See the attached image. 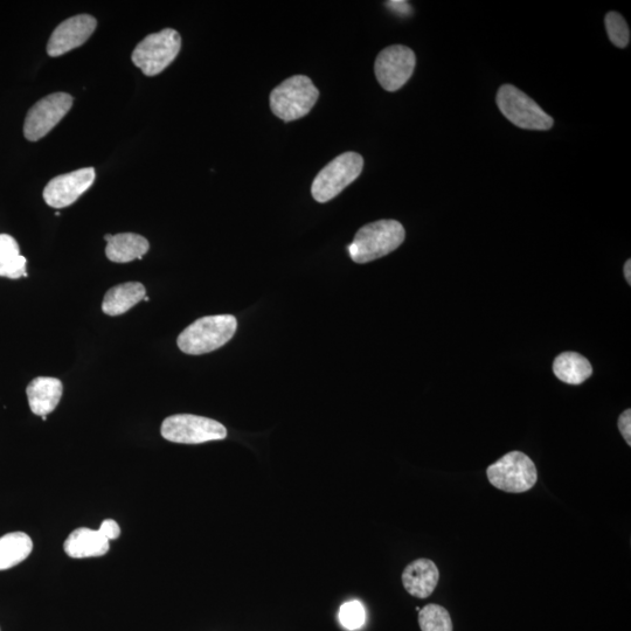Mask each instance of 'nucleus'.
Here are the masks:
<instances>
[{
  "label": "nucleus",
  "mask_w": 631,
  "mask_h": 631,
  "mask_svg": "<svg viewBox=\"0 0 631 631\" xmlns=\"http://www.w3.org/2000/svg\"><path fill=\"white\" fill-rule=\"evenodd\" d=\"M237 318L217 315L200 318L178 337V348L186 355H205L223 348L237 332Z\"/></svg>",
  "instance_id": "nucleus-1"
},
{
  "label": "nucleus",
  "mask_w": 631,
  "mask_h": 631,
  "mask_svg": "<svg viewBox=\"0 0 631 631\" xmlns=\"http://www.w3.org/2000/svg\"><path fill=\"white\" fill-rule=\"evenodd\" d=\"M405 237V228L399 221L379 220L360 228L348 251L353 261L367 263L394 252Z\"/></svg>",
  "instance_id": "nucleus-2"
},
{
  "label": "nucleus",
  "mask_w": 631,
  "mask_h": 631,
  "mask_svg": "<svg viewBox=\"0 0 631 631\" xmlns=\"http://www.w3.org/2000/svg\"><path fill=\"white\" fill-rule=\"evenodd\" d=\"M320 92L304 75H295L284 80L270 94V108L284 122H293L307 116L314 108Z\"/></svg>",
  "instance_id": "nucleus-3"
},
{
  "label": "nucleus",
  "mask_w": 631,
  "mask_h": 631,
  "mask_svg": "<svg viewBox=\"0 0 631 631\" xmlns=\"http://www.w3.org/2000/svg\"><path fill=\"white\" fill-rule=\"evenodd\" d=\"M364 168V159L357 152H345L318 173L311 186L312 197L318 203H328L355 182Z\"/></svg>",
  "instance_id": "nucleus-4"
},
{
  "label": "nucleus",
  "mask_w": 631,
  "mask_h": 631,
  "mask_svg": "<svg viewBox=\"0 0 631 631\" xmlns=\"http://www.w3.org/2000/svg\"><path fill=\"white\" fill-rule=\"evenodd\" d=\"M488 480L496 489L522 494L535 487L538 473L535 463L522 452H511L491 464L487 470Z\"/></svg>",
  "instance_id": "nucleus-5"
},
{
  "label": "nucleus",
  "mask_w": 631,
  "mask_h": 631,
  "mask_svg": "<svg viewBox=\"0 0 631 631\" xmlns=\"http://www.w3.org/2000/svg\"><path fill=\"white\" fill-rule=\"evenodd\" d=\"M182 48V38L172 29L152 33L138 44L133 52L134 65L147 76L161 74L168 68Z\"/></svg>",
  "instance_id": "nucleus-6"
},
{
  "label": "nucleus",
  "mask_w": 631,
  "mask_h": 631,
  "mask_svg": "<svg viewBox=\"0 0 631 631\" xmlns=\"http://www.w3.org/2000/svg\"><path fill=\"white\" fill-rule=\"evenodd\" d=\"M161 433L165 440L183 445H200L227 438V429L220 422L192 414L169 416L162 424Z\"/></svg>",
  "instance_id": "nucleus-7"
},
{
  "label": "nucleus",
  "mask_w": 631,
  "mask_h": 631,
  "mask_svg": "<svg viewBox=\"0 0 631 631\" xmlns=\"http://www.w3.org/2000/svg\"><path fill=\"white\" fill-rule=\"evenodd\" d=\"M497 104L506 119L518 128L542 131L553 127L552 117L515 86L504 85L499 88Z\"/></svg>",
  "instance_id": "nucleus-8"
},
{
  "label": "nucleus",
  "mask_w": 631,
  "mask_h": 631,
  "mask_svg": "<svg viewBox=\"0 0 631 631\" xmlns=\"http://www.w3.org/2000/svg\"><path fill=\"white\" fill-rule=\"evenodd\" d=\"M73 106V97L66 93H55L38 101L27 113L24 135L27 140L37 142L44 138L64 119Z\"/></svg>",
  "instance_id": "nucleus-9"
},
{
  "label": "nucleus",
  "mask_w": 631,
  "mask_h": 631,
  "mask_svg": "<svg viewBox=\"0 0 631 631\" xmlns=\"http://www.w3.org/2000/svg\"><path fill=\"white\" fill-rule=\"evenodd\" d=\"M416 58L411 48L393 45L381 51L374 65L380 86L387 92H397L413 75Z\"/></svg>",
  "instance_id": "nucleus-10"
},
{
  "label": "nucleus",
  "mask_w": 631,
  "mask_h": 631,
  "mask_svg": "<svg viewBox=\"0 0 631 631\" xmlns=\"http://www.w3.org/2000/svg\"><path fill=\"white\" fill-rule=\"evenodd\" d=\"M95 177V170L86 168L53 178L44 190L46 204L53 208L73 205L89 187H92Z\"/></svg>",
  "instance_id": "nucleus-11"
},
{
  "label": "nucleus",
  "mask_w": 631,
  "mask_h": 631,
  "mask_svg": "<svg viewBox=\"0 0 631 631\" xmlns=\"http://www.w3.org/2000/svg\"><path fill=\"white\" fill-rule=\"evenodd\" d=\"M96 26V19L89 15H79L65 20L54 30L48 41V55L57 58L82 46L92 37Z\"/></svg>",
  "instance_id": "nucleus-12"
},
{
  "label": "nucleus",
  "mask_w": 631,
  "mask_h": 631,
  "mask_svg": "<svg viewBox=\"0 0 631 631\" xmlns=\"http://www.w3.org/2000/svg\"><path fill=\"white\" fill-rule=\"evenodd\" d=\"M401 579L408 594L414 598L427 599L439 584L440 571L434 561L418 559L405 568Z\"/></svg>",
  "instance_id": "nucleus-13"
},
{
  "label": "nucleus",
  "mask_w": 631,
  "mask_h": 631,
  "mask_svg": "<svg viewBox=\"0 0 631 631\" xmlns=\"http://www.w3.org/2000/svg\"><path fill=\"white\" fill-rule=\"evenodd\" d=\"M62 393H64V386H62L61 380L50 377L33 379L26 388L31 411L41 418L57 408Z\"/></svg>",
  "instance_id": "nucleus-14"
},
{
  "label": "nucleus",
  "mask_w": 631,
  "mask_h": 631,
  "mask_svg": "<svg viewBox=\"0 0 631 631\" xmlns=\"http://www.w3.org/2000/svg\"><path fill=\"white\" fill-rule=\"evenodd\" d=\"M109 549V540L100 530L88 528L74 530L64 544L67 556L73 559L102 557Z\"/></svg>",
  "instance_id": "nucleus-15"
},
{
  "label": "nucleus",
  "mask_w": 631,
  "mask_h": 631,
  "mask_svg": "<svg viewBox=\"0 0 631 631\" xmlns=\"http://www.w3.org/2000/svg\"><path fill=\"white\" fill-rule=\"evenodd\" d=\"M104 240L108 242L107 258L116 263L142 260L150 248L149 241L142 235L135 233L107 234L104 235Z\"/></svg>",
  "instance_id": "nucleus-16"
},
{
  "label": "nucleus",
  "mask_w": 631,
  "mask_h": 631,
  "mask_svg": "<svg viewBox=\"0 0 631 631\" xmlns=\"http://www.w3.org/2000/svg\"><path fill=\"white\" fill-rule=\"evenodd\" d=\"M147 296V289L140 282H128L119 284L110 290L102 303V311L108 316H120L126 314L137 303Z\"/></svg>",
  "instance_id": "nucleus-17"
},
{
  "label": "nucleus",
  "mask_w": 631,
  "mask_h": 631,
  "mask_svg": "<svg viewBox=\"0 0 631 631\" xmlns=\"http://www.w3.org/2000/svg\"><path fill=\"white\" fill-rule=\"evenodd\" d=\"M553 371L564 383L580 385L592 376L593 367L588 359L579 353L564 352L554 360Z\"/></svg>",
  "instance_id": "nucleus-18"
},
{
  "label": "nucleus",
  "mask_w": 631,
  "mask_h": 631,
  "mask_svg": "<svg viewBox=\"0 0 631 631\" xmlns=\"http://www.w3.org/2000/svg\"><path fill=\"white\" fill-rule=\"evenodd\" d=\"M32 550V539L24 532H11L0 538V571L23 563Z\"/></svg>",
  "instance_id": "nucleus-19"
},
{
  "label": "nucleus",
  "mask_w": 631,
  "mask_h": 631,
  "mask_svg": "<svg viewBox=\"0 0 631 631\" xmlns=\"http://www.w3.org/2000/svg\"><path fill=\"white\" fill-rule=\"evenodd\" d=\"M0 276L12 280L27 277L26 259L20 254L16 239L9 234H0Z\"/></svg>",
  "instance_id": "nucleus-20"
},
{
  "label": "nucleus",
  "mask_w": 631,
  "mask_h": 631,
  "mask_svg": "<svg viewBox=\"0 0 631 631\" xmlns=\"http://www.w3.org/2000/svg\"><path fill=\"white\" fill-rule=\"evenodd\" d=\"M419 624L422 631H453V621L448 610L434 603L420 610Z\"/></svg>",
  "instance_id": "nucleus-21"
},
{
  "label": "nucleus",
  "mask_w": 631,
  "mask_h": 631,
  "mask_svg": "<svg viewBox=\"0 0 631 631\" xmlns=\"http://www.w3.org/2000/svg\"><path fill=\"white\" fill-rule=\"evenodd\" d=\"M608 37L619 48L629 45L630 31L626 20L617 12H609L605 19Z\"/></svg>",
  "instance_id": "nucleus-22"
},
{
  "label": "nucleus",
  "mask_w": 631,
  "mask_h": 631,
  "mask_svg": "<svg viewBox=\"0 0 631 631\" xmlns=\"http://www.w3.org/2000/svg\"><path fill=\"white\" fill-rule=\"evenodd\" d=\"M339 620L343 627L349 630H356L365 623V609L359 601H350L344 603L339 610Z\"/></svg>",
  "instance_id": "nucleus-23"
},
{
  "label": "nucleus",
  "mask_w": 631,
  "mask_h": 631,
  "mask_svg": "<svg viewBox=\"0 0 631 631\" xmlns=\"http://www.w3.org/2000/svg\"><path fill=\"white\" fill-rule=\"evenodd\" d=\"M99 530L102 535L109 540V542L110 540H115L121 536L120 525L113 519L104 520Z\"/></svg>",
  "instance_id": "nucleus-24"
},
{
  "label": "nucleus",
  "mask_w": 631,
  "mask_h": 631,
  "mask_svg": "<svg viewBox=\"0 0 631 631\" xmlns=\"http://www.w3.org/2000/svg\"><path fill=\"white\" fill-rule=\"evenodd\" d=\"M617 425H619V429L623 436V439L626 440L628 446H631V411L630 409H627V411H624L620 415L619 422H617Z\"/></svg>",
  "instance_id": "nucleus-25"
},
{
  "label": "nucleus",
  "mask_w": 631,
  "mask_h": 631,
  "mask_svg": "<svg viewBox=\"0 0 631 631\" xmlns=\"http://www.w3.org/2000/svg\"><path fill=\"white\" fill-rule=\"evenodd\" d=\"M386 5L401 16H408L409 13L412 12L411 5L405 2V0H393V2H387Z\"/></svg>",
  "instance_id": "nucleus-26"
},
{
  "label": "nucleus",
  "mask_w": 631,
  "mask_h": 631,
  "mask_svg": "<svg viewBox=\"0 0 631 631\" xmlns=\"http://www.w3.org/2000/svg\"><path fill=\"white\" fill-rule=\"evenodd\" d=\"M624 276H626V280L629 284H631V261L628 260L626 265H624Z\"/></svg>",
  "instance_id": "nucleus-27"
},
{
  "label": "nucleus",
  "mask_w": 631,
  "mask_h": 631,
  "mask_svg": "<svg viewBox=\"0 0 631 631\" xmlns=\"http://www.w3.org/2000/svg\"><path fill=\"white\" fill-rule=\"evenodd\" d=\"M144 301H145V302H149V301H150V298H149V297H147V296H145V297H144Z\"/></svg>",
  "instance_id": "nucleus-28"
}]
</instances>
